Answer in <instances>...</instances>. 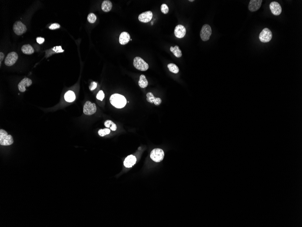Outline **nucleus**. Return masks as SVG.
Segmentation results:
<instances>
[{"label": "nucleus", "instance_id": "1", "mask_svg": "<svg viewBox=\"0 0 302 227\" xmlns=\"http://www.w3.org/2000/svg\"><path fill=\"white\" fill-rule=\"evenodd\" d=\"M109 101L113 106L117 108H122L126 106L127 101L126 98L120 94H113L110 97Z\"/></svg>", "mask_w": 302, "mask_h": 227}, {"label": "nucleus", "instance_id": "2", "mask_svg": "<svg viewBox=\"0 0 302 227\" xmlns=\"http://www.w3.org/2000/svg\"><path fill=\"white\" fill-rule=\"evenodd\" d=\"M14 142L13 137L10 135L8 134L7 132L3 129L0 130V145L7 146L12 144Z\"/></svg>", "mask_w": 302, "mask_h": 227}, {"label": "nucleus", "instance_id": "3", "mask_svg": "<svg viewBox=\"0 0 302 227\" xmlns=\"http://www.w3.org/2000/svg\"><path fill=\"white\" fill-rule=\"evenodd\" d=\"M133 64L136 69L142 71H145L149 68L148 63L140 57H136L134 59Z\"/></svg>", "mask_w": 302, "mask_h": 227}, {"label": "nucleus", "instance_id": "4", "mask_svg": "<svg viewBox=\"0 0 302 227\" xmlns=\"http://www.w3.org/2000/svg\"><path fill=\"white\" fill-rule=\"evenodd\" d=\"M150 157L154 162H159L163 159L164 152L161 149H154L151 152Z\"/></svg>", "mask_w": 302, "mask_h": 227}, {"label": "nucleus", "instance_id": "5", "mask_svg": "<svg viewBox=\"0 0 302 227\" xmlns=\"http://www.w3.org/2000/svg\"><path fill=\"white\" fill-rule=\"evenodd\" d=\"M212 34V29L210 25L205 24L203 25L200 31V38L204 42H206L210 39Z\"/></svg>", "mask_w": 302, "mask_h": 227}, {"label": "nucleus", "instance_id": "6", "mask_svg": "<svg viewBox=\"0 0 302 227\" xmlns=\"http://www.w3.org/2000/svg\"><path fill=\"white\" fill-rule=\"evenodd\" d=\"M272 38V32L267 28H264L259 35V39L261 42H269L271 41Z\"/></svg>", "mask_w": 302, "mask_h": 227}, {"label": "nucleus", "instance_id": "7", "mask_svg": "<svg viewBox=\"0 0 302 227\" xmlns=\"http://www.w3.org/2000/svg\"><path fill=\"white\" fill-rule=\"evenodd\" d=\"M97 111V107L95 103L91 102H86L84 105L83 113L86 115H92Z\"/></svg>", "mask_w": 302, "mask_h": 227}, {"label": "nucleus", "instance_id": "8", "mask_svg": "<svg viewBox=\"0 0 302 227\" xmlns=\"http://www.w3.org/2000/svg\"><path fill=\"white\" fill-rule=\"evenodd\" d=\"M13 29L15 33L18 36H21L27 30L26 26L20 21L15 22L13 25Z\"/></svg>", "mask_w": 302, "mask_h": 227}, {"label": "nucleus", "instance_id": "9", "mask_svg": "<svg viewBox=\"0 0 302 227\" xmlns=\"http://www.w3.org/2000/svg\"><path fill=\"white\" fill-rule=\"evenodd\" d=\"M18 58L17 53L15 52H12L7 56L5 60V65L8 66H11L15 64Z\"/></svg>", "mask_w": 302, "mask_h": 227}, {"label": "nucleus", "instance_id": "10", "mask_svg": "<svg viewBox=\"0 0 302 227\" xmlns=\"http://www.w3.org/2000/svg\"><path fill=\"white\" fill-rule=\"evenodd\" d=\"M270 8L272 14L275 16L280 15L281 13V7L278 2L276 1L271 2L270 4Z\"/></svg>", "mask_w": 302, "mask_h": 227}, {"label": "nucleus", "instance_id": "11", "mask_svg": "<svg viewBox=\"0 0 302 227\" xmlns=\"http://www.w3.org/2000/svg\"><path fill=\"white\" fill-rule=\"evenodd\" d=\"M186 29L183 25L178 24L176 26L174 30V34L176 37L178 38H182L186 34Z\"/></svg>", "mask_w": 302, "mask_h": 227}, {"label": "nucleus", "instance_id": "12", "mask_svg": "<svg viewBox=\"0 0 302 227\" xmlns=\"http://www.w3.org/2000/svg\"><path fill=\"white\" fill-rule=\"evenodd\" d=\"M153 16V14L152 11H146L140 15L139 16V20L142 22L148 23L151 21Z\"/></svg>", "mask_w": 302, "mask_h": 227}, {"label": "nucleus", "instance_id": "13", "mask_svg": "<svg viewBox=\"0 0 302 227\" xmlns=\"http://www.w3.org/2000/svg\"><path fill=\"white\" fill-rule=\"evenodd\" d=\"M32 81L29 78H25L23 79L18 84V88L20 92H24L26 91V87H29L32 85Z\"/></svg>", "mask_w": 302, "mask_h": 227}, {"label": "nucleus", "instance_id": "14", "mask_svg": "<svg viewBox=\"0 0 302 227\" xmlns=\"http://www.w3.org/2000/svg\"><path fill=\"white\" fill-rule=\"evenodd\" d=\"M262 2V0H251L248 5L249 10L252 12L258 10L261 7Z\"/></svg>", "mask_w": 302, "mask_h": 227}, {"label": "nucleus", "instance_id": "15", "mask_svg": "<svg viewBox=\"0 0 302 227\" xmlns=\"http://www.w3.org/2000/svg\"><path fill=\"white\" fill-rule=\"evenodd\" d=\"M136 161V158L135 156L129 155L126 158L123 162V165L126 168H131L135 164Z\"/></svg>", "mask_w": 302, "mask_h": 227}, {"label": "nucleus", "instance_id": "16", "mask_svg": "<svg viewBox=\"0 0 302 227\" xmlns=\"http://www.w3.org/2000/svg\"><path fill=\"white\" fill-rule=\"evenodd\" d=\"M147 100L150 103H154L155 105L157 106L160 105L162 102V99L160 98L155 97L152 93H147Z\"/></svg>", "mask_w": 302, "mask_h": 227}, {"label": "nucleus", "instance_id": "17", "mask_svg": "<svg viewBox=\"0 0 302 227\" xmlns=\"http://www.w3.org/2000/svg\"><path fill=\"white\" fill-rule=\"evenodd\" d=\"M130 41V36L127 32H123L120 34L119 38V42L122 45H125Z\"/></svg>", "mask_w": 302, "mask_h": 227}, {"label": "nucleus", "instance_id": "18", "mask_svg": "<svg viewBox=\"0 0 302 227\" xmlns=\"http://www.w3.org/2000/svg\"><path fill=\"white\" fill-rule=\"evenodd\" d=\"M112 8V3L110 1L106 0L102 2L101 9L104 12H109L111 10Z\"/></svg>", "mask_w": 302, "mask_h": 227}, {"label": "nucleus", "instance_id": "19", "mask_svg": "<svg viewBox=\"0 0 302 227\" xmlns=\"http://www.w3.org/2000/svg\"><path fill=\"white\" fill-rule=\"evenodd\" d=\"M64 99L67 102H72L76 99V96L74 92L72 91H68L65 94Z\"/></svg>", "mask_w": 302, "mask_h": 227}, {"label": "nucleus", "instance_id": "20", "mask_svg": "<svg viewBox=\"0 0 302 227\" xmlns=\"http://www.w3.org/2000/svg\"><path fill=\"white\" fill-rule=\"evenodd\" d=\"M21 50L22 52L26 55H31L34 52L33 47L30 45H25L22 47Z\"/></svg>", "mask_w": 302, "mask_h": 227}, {"label": "nucleus", "instance_id": "21", "mask_svg": "<svg viewBox=\"0 0 302 227\" xmlns=\"http://www.w3.org/2000/svg\"><path fill=\"white\" fill-rule=\"evenodd\" d=\"M170 50L174 54V56L176 57L177 58H180L182 56V50H180L179 46L177 45H176L174 47L173 46H171L170 47Z\"/></svg>", "mask_w": 302, "mask_h": 227}, {"label": "nucleus", "instance_id": "22", "mask_svg": "<svg viewBox=\"0 0 302 227\" xmlns=\"http://www.w3.org/2000/svg\"><path fill=\"white\" fill-rule=\"evenodd\" d=\"M148 80L146 79L145 75H141L140 76V80L139 82V85L140 87L141 88H145L148 86Z\"/></svg>", "mask_w": 302, "mask_h": 227}, {"label": "nucleus", "instance_id": "23", "mask_svg": "<svg viewBox=\"0 0 302 227\" xmlns=\"http://www.w3.org/2000/svg\"><path fill=\"white\" fill-rule=\"evenodd\" d=\"M105 127L111 129L113 131H115L117 129V126L115 123H114L111 120H107L104 123Z\"/></svg>", "mask_w": 302, "mask_h": 227}, {"label": "nucleus", "instance_id": "24", "mask_svg": "<svg viewBox=\"0 0 302 227\" xmlns=\"http://www.w3.org/2000/svg\"><path fill=\"white\" fill-rule=\"evenodd\" d=\"M168 67L170 71L172 73L176 74V73H179V68L175 64H173V63H171V64H168Z\"/></svg>", "mask_w": 302, "mask_h": 227}, {"label": "nucleus", "instance_id": "25", "mask_svg": "<svg viewBox=\"0 0 302 227\" xmlns=\"http://www.w3.org/2000/svg\"><path fill=\"white\" fill-rule=\"evenodd\" d=\"M111 132V130L109 128H104V129H100L98 131V134L100 136H104L106 135L109 134Z\"/></svg>", "mask_w": 302, "mask_h": 227}, {"label": "nucleus", "instance_id": "26", "mask_svg": "<svg viewBox=\"0 0 302 227\" xmlns=\"http://www.w3.org/2000/svg\"><path fill=\"white\" fill-rule=\"evenodd\" d=\"M87 20L90 23H94L97 20V16L94 13H90L87 16Z\"/></svg>", "mask_w": 302, "mask_h": 227}, {"label": "nucleus", "instance_id": "27", "mask_svg": "<svg viewBox=\"0 0 302 227\" xmlns=\"http://www.w3.org/2000/svg\"><path fill=\"white\" fill-rule=\"evenodd\" d=\"M161 11L164 14H168V13L169 10V9L168 5L165 4H162L161 6Z\"/></svg>", "mask_w": 302, "mask_h": 227}, {"label": "nucleus", "instance_id": "28", "mask_svg": "<svg viewBox=\"0 0 302 227\" xmlns=\"http://www.w3.org/2000/svg\"><path fill=\"white\" fill-rule=\"evenodd\" d=\"M104 98H105V94H104V92L102 90H100L97 94V98L100 100L102 101Z\"/></svg>", "mask_w": 302, "mask_h": 227}, {"label": "nucleus", "instance_id": "29", "mask_svg": "<svg viewBox=\"0 0 302 227\" xmlns=\"http://www.w3.org/2000/svg\"><path fill=\"white\" fill-rule=\"evenodd\" d=\"M60 27V25L58 23H53L49 27V29L52 30H54L57 29L59 28Z\"/></svg>", "mask_w": 302, "mask_h": 227}, {"label": "nucleus", "instance_id": "30", "mask_svg": "<svg viewBox=\"0 0 302 227\" xmlns=\"http://www.w3.org/2000/svg\"><path fill=\"white\" fill-rule=\"evenodd\" d=\"M97 83H95V82H92L91 83V85H90V86H89V88H90V90L92 91V90H94L97 87Z\"/></svg>", "mask_w": 302, "mask_h": 227}, {"label": "nucleus", "instance_id": "31", "mask_svg": "<svg viewBox=\"0 0 302 227\" xmlns=\"http://www.w3.org/2000/svg\"><path fill=\"white\" fill-rule=\"evenodd\" d=\"M53 50H54L56 53H62L64 52V50H62V47L61 46H56V47H54L53 48Z\"/></svg>", "mask_w": 302, "mask_h": 227}, {"label": "nucleus", "instance_id": "32", "mask_svg": "<svg viewBox=\"0 0 302 227\" xmlns=\"http://www.w3.org/2000/svg\"><path fill=\"white\" fill-rule=\"evenodd\" d=\"M37 42L39 44L43 43L44 42V39L42 37H37L36 39Z\"/></svg>", "mask_w": 302, "mask_h": 227}, {"label": "nucleus", "instance_id": "33", "mask_svg": "<svg viewBox=\"0 0 302 227\" xmlns=\"http://www.w3.org/2000/svg\"><path fill=\"white\" fill-rule=\"evenodd\" d=\"M0 55H1V61L4 59V55L2 52L0 53Z\"/></svg>", "mask_w": 302, "mask_h": 227}, {"label": "nucleus", "instance_id": "34", "mask_svg": "<svg viewBox=\"0 0 302 227\" xmlns=\"http://www.w3.org/2000/svg\"><path fill=\"white\" fill-rule=\"evenodd\" d=\"M194 1V0H193V1H191V0H190V1Z\"/></svg>", "mask_w": 302, "mask_h": 227}]
</instances>
